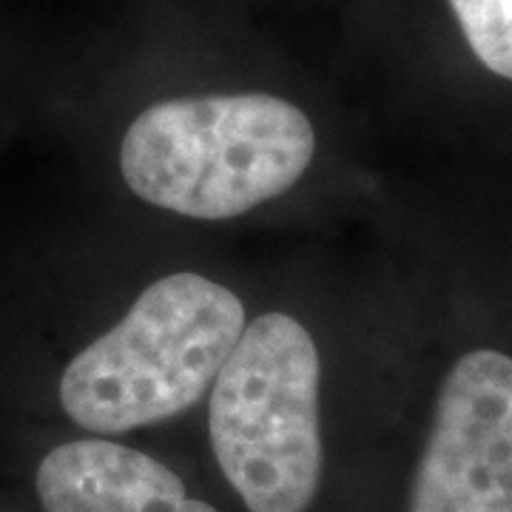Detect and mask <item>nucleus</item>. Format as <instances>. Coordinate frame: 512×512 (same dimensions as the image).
<instances>
[{
	"instance_id": "obj_1",
	"label": "nucleus",
	"mask_w": 512,
	"mask_h": 512,
	"mask_svg": "<svg viewBox=\"0 0 512 512\" xmlns=\"http://www.w3.org/2000/svg\"><path fill=\"white\" fill-rule=\"evenodd\" d=\"M313 151L308 114L282 97H174L134 117L120 171L148 205L214 222L285 194L311 168Z\"/></svg>"
},
{
	"instance_id": "obj_3",
	"label": "nucleus",
	"mask_w": 512,
	"mask_h": 512,
	"mask_svg": "<svg viewBox=\"0 0 512 512\" xmlns=\"http://www.w3.org/2000/svg\"><path fill=\"white\" fill-rule=\"evenodd\" d=\"M319 379L316 342L288 313L256 316L222 365L208 436L222 476L251 512L313 504L325 467Z\"/></svg>"
},
{
	"instance_id": "obj_5",
	"label": "nucleus",
	"mask_w": 512,
	"mask_h": 512,
	"mask_svg": "<svg viewBox=\"0 0 512 512\" xmlns=\"http://www.w3.org/2000/svg\"><path fill=\"white\" fill-rule=\"evenodd\" d=\"M43 512H217L163 461L109 439L52 447L35 470Z\"/></svg>"
},
{
	"instance_id": "obj_6",
	"label": "nucleus",
	"mask_w": 512,
	"mask_h": 512,
	"mask_svg": "<svg viewBox=\"0 0 512 512\" xmlns=\"http://www.w3.org/2000/svg\"><path fill=\"white\" fill-rule=\"evenodd\" d=\"M450 6L473 55L512 80V0H450Z\"/></svg>"
},
{
	"instance_id": "obj_2",
	"label": "nucleus",
	"mask_w": 512,
	"mask_h": 512,
	"mask_svg": "<svg viewBox=\"0 0 512 512\" xmlns=\"http://www.w3.org/2000/svg\"><path fill=\"white\" fill-rule=\"evenodd\" d=\"M242 330L237 293L194 271L163 276L69 362L60 407L100 436L180 416L217 382Z\"/></svg>"
},
{
	"instance_id": "obj_4",
	"label": "nucleus",
	"mask_w": 512,
	"mask_h": 512,
	"mask_svg": "<svg viewBox=\"0 0 512 512\" xmlns=\"http://www.w3.org/2000/svg\"><path fill=\"white\" fill-rule=\"evenodd\" d=\"M407 512H512V356L478 348L450 367Z\"/></svg>"
}]
</instances>
